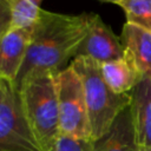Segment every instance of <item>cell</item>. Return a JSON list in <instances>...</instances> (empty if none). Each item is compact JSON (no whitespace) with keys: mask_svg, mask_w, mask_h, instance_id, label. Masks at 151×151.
I'll use <instances>...</instances> for the list:
<instances>
[{"mask_svg":"<svg viewBox=\"0 0 151 151\" xmlns=\"http://www.w3.org/2000/svg\"><path fill=\"white\" fill-rule=\"evenodd\" d=\"M42 0H8L12 12L11 27H32L41 12Z\"/></svg>","mask_w":151,"mask_h":151,"instance_id":"obj_12","label":"cell"},{"mask_svg":"<svg viewBox=\"0 0 151 151\" xmlns=\"http://www.w3.org/2000/svg\"><path fill=\"white\" fill-rule=\"evenodd\" d=\"M78 73L88 111L92 140L101 138L119 113L131 105V93L113 92L103 78L100 64L91 58L79 57L70 64Z\"/></svg>","mask_w":151,"mask_h":151,"instance_id":"obj_3","label":"cell"},{"mask_svg":"<svg viewBox=\"0 0 151 151\" xmlns=\"http://www.w3.org/2000/svg\"><path fill=\"white\" fill-rule=\"evenodd\" d=\"M137 151H145V150H142V149H138Z\"/></svg>","mask_w":151,"mask_h":151,"instance_id":"obj_17","label":"cell"},{"mask_svg":"<svg viewBox=\"0 0 151 151\" xmlns=\"http://www.w3.org/2000/svg\"><path fill=\"white\" fill-rule=\"evenodd\" d=\"M131 105L123 110L110 130L93 142V151H137Z\"/></svg>","mask_w":151,"mask_h":151,"instance_id":"obj_10","label":"cell"},{"mask_svg":"<svg viewBox=\"0 0 151 151\" xmlns=\"http://www.w3.org/2000/svg\"><path fill=\"white\" fill-rule=\"evenodd\" d=\"M32 27H11L0 37V78L15 83L25 63Z\"/></svg>","mask_w":151,"mask_h":151,"instance_id":"obj_7","label":"cell"},{"mask_svg":"<svg viewBox=\"0 0 151 151\" xmlns=\"http://www.w3.org/2000/svg\"><path fill=\"white\" fill-rule=\"evenodd\" d=\"M79 57L91 58L99 64L125 57L120 38L96 13L86 35L77 48L74 59Z\"/></svg>","mask_w":151,"mask_h":151,"instance_id":"obj_6","label":"cell"},{"mask_svg":"<svg viewBox=\"0 0 151 151\" xmlns=\"http://www.w3.org/2000/svg\"><path fill=\"white\" fill-rule=\"evenodd\" d=\"M94 13L77 15L41 9L33 25L32 38L25 63L15 86L25 79L42 73L58 74L74 59L78 46L87 33Z\"/></svg>","mask_w":151,"mask_h":151,"instance_id":"obj_1","label":"cell"},{"mask_svg":"<svg viewBox=\"0 0 151 151\" xmlns=\"http://www.w3.org/2000/svg\"><path fill=\"white\" fill-rule=\"evenodd\" d=\"M27 124L41 151H50L60 136L55 74L32 76L18 85Z\"/></svg>","mask_w":151,"mask_h":151,"instance_id":"obj_2","label":"cell"},{"mask_svg":"<svg viewBox=\"0 0 151 151\" xmlns=\"http://www.w3.org/2000/svg\"><path fill=\"white\" fill-rule=\"evenodd\" d=\"M0 151H41L25 118L19 88L1 78Z\"/></svg>","mask_w":151,"mask_h":151,"instance_id":"obj_5","label":"cell"},{"mask_svg":"<svg viewBox=\"0 0 151 151\" xmlns=\"http://www.w3.org/2000/svg\"><path fill=\"white\" fill-rule=\"evenodd\" d=\"M100 71L106 84L118 94L131 93L143 80L142 74L126 57L100 64Z\"/></svg>","mask_w":151,"mask_h":151,"instance_id":"obj_11","label":"cell"},{"mask_svg":"<svg viewBox=\"0 0 151 151\" xmlns=\"http://www.w3.org/2000/svg\"><path fill=\"white\" fill-rule=\"evenodd\" d=\"M119 38L125 57L134 65L143 79H151V32L125 22Z\"/></svg>","mask_w":151,"mask_h":151,"instance_id":"obj_8","label":"cell"},{"mask_svg":"<svg viewBox=\"0 0 151 151\" xmlns=\"http://www.w3.org/2000/svg\"><path fill=\"white\" fill-rule=\"evenodd\" d=\"M131 111L137 146L151 151V79H143L132 90Z\"/></svg>","mask_w":151,"mask_h":151,"instance_id":"obj_9","label":"cell"},{"mask_svg":"<svg viewBox=\"0 0 151 151\" xmlns=\"http://www.w3.org/2000/svg\"><path fill=\"white\" fill-rule=\"evenodd\" d=\"M98 1H101V2H109V4H116V5H118L120 0H98Z\"/></svg>","mask_w":151,"mask_h":151,"instance_id":"obj_16","label":"cell"},{"mask_svg":"<svg viewBox=\"0 0 151 151\" xmlns=\"http://www.w3.org/2000/svg\"><path fill=\"white\" fill-rule=\"evenodd\" d=\"M50 151H93V140L59 136Z\"/></svg>","mask_w":151,"mask_h":151,"instance_id":"obj_14","label":"cell"},{"mask_svg":"<svg viewBox=\"0 0 151 151\" xmlns=\"http://www.w3.org/2000/svg\"><path fill=\"white\" fill-rule=\"evenodd\" d=\"M60 136L92 140L87 105L81 80L68 65L55 76Z\"/></svg>","mask_w":151,"mask_h":151,"instance_id":"obj_4","label":"cell"},{"mask_svg":"<svg viewBox=\"0 0 151 151\" xmlns=\"http://www.w3.org/2000/svg\"><path fill=\"white\" fill-rule=\"evenodd\" d=\"M12 26V12L8 0H0V37Z\"/></svg>","mask_w":151,"mask_h":151,"instance_id":"obj_15","label":"cell"},{"mask_svg":"<svg viewBox=\"0 0 151 151\" xmlns=\"http://www.w3.org/2000/svg\"><path fill=\"white\" fill-rule=\"evenodd\" d=\"M118 6L123 8L126 22L151 32V0H120Z\"/></svg>","mask_w":151,"mask_h":151,"instance_id":"obj_13","label":"cell"}]
</instances>
